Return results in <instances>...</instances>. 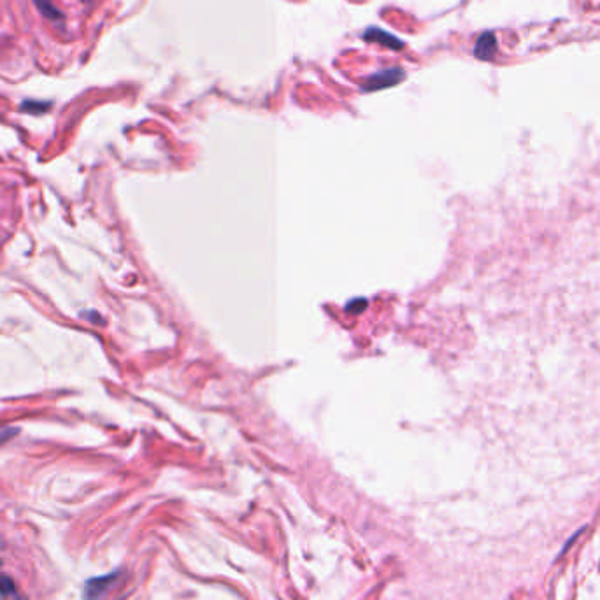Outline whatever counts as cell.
Returning a JSON list of instances; mask_svg holds the SVG:
<instances>
[{
  "instance_id": "cell-4",
  "label": "cell",
  "mask_w": 600,
  "mask_h": 600,
  "mask_svg": "<svg viewBox=\"0 0 600 600\" xmlns=\"http://www.w3.org/2000/svg\"><path fill=\"white\" fill-rule=\"evenodd\" d=\"M497 37L492 32H485L475 41L474 55L478 60H492L497 53Z\"/></svg>"
},
{
  "instance_id": "cell-1",
  "label": "cell",
  "mask_w": 600,
  "mask_h": 600,
  "mask_svg": "<svg viewBox=\"0 0 600 600\" xmlns=\"http://www.w3.org/2000/svg\"><path fill=\"white\" fill-rule=\"evenodd\" d=\"M406 79V73H404L402 67H391V69H383L379 73L372 74L371 78L365 79L362 90L364 92H377V90L391 88V86H397Z\"/></svg>"
},
{
  "instance_id": "cell-5",
  "label": "cell",
  "mask_w": 600,
  "mask_h": 600,
  "mask_svg": "<svg viewBox=\"0 0 600 600\" xmlns=\"http://www.w3.org/2000/svg\"><path fill=\"white\" fill-rule=\"evenodd\" d=\"M51 104L50 102H41V100H26L21 104V111L30 112V115H44V112L50 111Z\"/></svg>"
},
{
  "instance_id": "cell-3",
  "label": "cell",
  "mask_w": 600,
  "mask_h": 600,
  "mask_svg": "<svg viewBox=\"0 0 600 600\" xmlns=\"http://www.w3.org/2000/svg\"><path fill=\"white\" fill-rule=\"evenodd\" d=\"M364 39L367 41V43L381 44V46L388 48V50H394V51L402 50V48L406 46V43H404L402 39L395 37L394 33L384 32V30L377 28V26H369L364 33Z\"/></svg>"
},
{
  "instance_id": "cell-7",
  "label": "cell",
  "mask_w": 600,
  "mask_h": 600,
  "mask_svg": "<svg viewBox=\"0 0 600 600\" xmlns=\"http://www.w3.org/2000/svg\"><path fill=\"white\" fill-rule=\"evenodd\" d=\"M33 2H36V6L39 7L41 13L46 18H51V20H60L62 18V13L53 6L50 0H33Z\"/></svg>"
},
{
  "instance_id": "cell-9",
  "label": "cell",
  "mask_w": 600,
  "mask_h": 600,
  "mask_svg": "<svg viewBox=\"0 0 600 600\" xmlns=\"http://www.w3.org/2000/svg\"><path fill=\"white\" fill-rule=\"evenodd\" d=\"M0 565H2V560H0Z\"/></svg>"
},
{
  "instance_id": "cell-2",
  "label": "cell",
  "mask_w": 600,
  "mask_h": 600,
  "mask_svg": "<svg viewBox=\"0 0 600 600\" xmlns=\"http://www.w3.org/2000/svg\"><path fill=\"white\" fill-rule=\"evenodd\" d=\"M120 577V571L111 572V574H105L100 577H93V579H88L85 583V588H83V599L85 600H102L105 597L109 590L116 584Z\"/></svg>"
},
{
  "instance_id": "cell-10",
  "label": "cell",
  "mask_w": 600,
  "mask_h": 600,
  "mask_svg": "<svg viewBox=\"0 0 600 600\" xmlns=\"http://www.w3.org/2000/svg\"><path fill=\"white\" fill-rule=\"evenodd\" d=\"M85 2H88V0H85Z\"/></svg>"
},
{
  "instance_id": "cell-8",
  "label": "cell",
  "mask_w": 600,
  "mask_h": 600,
  "mask_svg": "<svg viewBox=\"0 0 600 600\" xmlns=\"http://www.w3.org/2000/svg\"><path fill=\"white\" fill-rule=\"evenodd\" d=\"M18 433V428H4L0 430V446H2L4 443H7V441L11 439V437H14Z\"/></svg>"
},
{
  "instance_id": "cell-6",
  "label": "cell",
  "mask_w": 600,
  "mask_h": 600,
  "mask_svg": "<svg viewBox=\"0 0 600 600\" xmlns=\"http://www.w3.org/2000/svg\"><path fill=\"white\" fill-rule=\"evenodd\" d=\"M0 597L2 599L16 597V584H14L13 577L0 574Z\"/></svg>"
}]
</instances>
